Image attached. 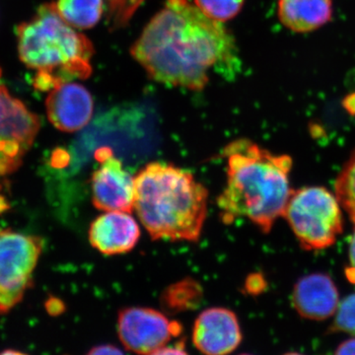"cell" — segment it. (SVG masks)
I'll return each instance as SVG.
<instances>
[{"instance_id": "484cf974", "label": "cell", "mask_w": 355, "mask_h": 355, "mask_svg": "<svg viewBox=\"0 0 355 355\" xmlns=\"http://www.w3.org/2000/svg\"><path fill=\"white\" fill-rule=\"evenodd\" d=\"M0 76H1V69H0Z\"/></svg>"}, {"instance_id": "5b68a950", "label": "cell", "mask_w": 355, "mask_h": 355, "mask_svg": "<svg viewBox=\"0 0 355 355\" xmlns=\"http://www.w3.org/2000/svg\"><path fill=\"white\" fill-rule=\"evenodd\" d=\"M336 196L322 187L292 191L284 216L301 247L307 251L335 244L343 233V218Z\"/></svg>"}, {"instance_id": "d6986e66", "label": "cell", "mask_w": 355, "mask_h": 355, "mask_svg": "<svg viewBox=\"0 0 355 355\" xmlns=\"http://www.w3.org/2000/svg\"><path fill=\"white\" fill-rule=\"evenodd\" d=\"M336 313L335 322L331 330L355 336V294L343 299Z\"/></svg>"}, {"instance_id": "cb8c5ba5", "label": "cell", "mask_w": 355, "mask_h": 355, "mask_svg": "<svg viewBox=\"0 0 355 355\" xmlns=\"http://www.w3.org/2000/svg\"><path fill=\"white\" fill-rule=\"evenodd\" d=\"M336 354H355V338L345 340L338 345L336 350Z\"/></svg>"}, {"instance_id": "44dd1931", "label": "cell", "mask_w": 355, "mask_h": 355, "mask_svg": "<svg viewBox=\"0 0 355 355\" xmlns=\"http://www.w3.org/2000/svg\"><path fill=\"white\" fill-rule=\"evenodd\" d=\"M266 286V282H263V277L261 275H253L249 277L246 282V288L250 293L254 294L257 292L261 291L263 287Z\"/></svg>"}, {"instance_id": "603a6c76", "label": "cell", "mask_w": 355, "mask_h": 355, "mask_svg": "<svg viewBox=\"0 0 355 355\" xmlns=\"http://www.w3.org/2000/svg\"><path fill=\"white\" fill-rule=\"evenodd\" d=\"M123 354V352L114 345H104L100 347H93L89 352V354Z\"/></svg>"}, {"instance_id": "ffe728a7", "label": "cell", "mask_w": 355, "mask_h": 355, "mask_svg": "<svg viewBox=\"0 0 355 355\" xmlns=\"http://www.w3.org/2000/svg\"><path fill=\"white\" fill-rule=\"evenodd\" d=\"M349 259V263L347 268H345V275H347V279H349V282L355 284V227L352 241H350Z\"/></svg>"}, {"instance_id": "7402d4cb", "label": "cell", "mask_w": 355, "mask_h": 355, "mask_svg": "<svg viewBox=\"0 0 355 355\" xmlns=\"http://www.w3.org/2000/svg\"><path fill=\"white\" fill-rule=\"evenodd\" d=\"M46 309L51 316H58L64 311V303L55 297H50L46 300Z\"/></svg>"}, {"instance_id": "ac0fdd59", "label": "cell", "mask_w": 355, "mask_h": 355, "mask_svg": "<svg viewBox=\"0 0 355 355\" xmlns=\"http://www.w3.org/2000/svg\"><path fill=\"white\" fill-rule=\"evenodd\" d=\"M245 0H195L196 6L211 19L225 22L239 14Z\"/></svg>"}, {"instance_id": "e0dca14e", "label": "cell", "mask_w": 355, "mask_h": 355, "mask_svg": "<svg viewBox=\"0 0 355 355\" xmlns=\"http://www.w3.org/2000/svg\"><path fill=\"white\" fill-rule=\"evenodd\" d=\"M336 196L355 223V151L338 175L336 182Z\"/></svg>"}, {"instance_id": "5bb4252c", "label": "cell", "mask_w": 355, "mask_h": 355, "mask_svg": "<svg viewBox=\"0 0 355 355\" xmlns=\"http://www.w3.org/2000/svg\"><path fill=\"white\" fill-rule=\"evenodd\" d=\"M277 15L291 31H315L331 20L333 0H279Z\"/></svg>"}, {"instance_id": "8992f818", "label": "cell", "mask_w": 355, "mask_h": 355, "mask_svg": "<svg viewBox=\"0 0 355 355\" xmlns=\"http://www.w3.org/2000/svg\"><path fill=\"white\" fill-rule=\"evenodd\" d=\"M43 248L38 236L0 230V315L8 314L31 288Z\"/></svg>"}, {"instance_id": "52a82bcc", "label": "cell", "mask_w": 355, "mask_h": 355, "mask_svg": "<svg viewBox=\"0 0 355 355\" xmlns=\"http://www.w3.org/2000/svg\"><path fill=\"white\" fill-rule=\"evenodd\" d=\"M41 128V121L0 84V178L19 169Z\"/></svg>"}, {"instance_id": "d4e9b609", "label": "cell", "mask_w": 355, "mask_h": 355, "mask_svg": "<svg viewBox=\"0 0 355 355\" xmlns=\"http://www.w3.org/2000/svg\"><path fill=\"white\" fill-rule=\"evenodd\" d=\"M9 207H10V205H9L8 200H7L6 196L0 193V214L6 212Z\"/></svg>"}, {"instance_id": "ba28073f", "label": "cell", "mask_w": 355, "mask_h": 355, "mask_svg": "<svg viewBox=\"0 0 355 355\" xmlns=\"http://www.w3.org/2000/svg\"><path fill=\"white\" fill-rule=\"evenodd\" d=\"M181 330V324L170 321L163 313L153 308L130 307L119 313L121 342L135 354H157Z\"/></svg>"}, {"instance_id": "30bf717a", "label": "cell", "mask_w": 355, "mask_h": 355, "mask_svg": "<svg viewBox=\"0 0 355 355\" xmlns=\"http://www.w3.org/2000/svg\"><path fill=\"white\" fill-rule=\"evenodd\" d=\"M242 342V331L234 312L214 307L202 311L193 329V345L209 355H223L234 352Z\"/></svg>"}, {"instance_id": "2e32d148", "label": "cell", "mask_w": 355, "mask_h": 355, "mask_svg": "<svg viewBox=\"0 0 355 355\" xmlns=\"http://www.w3.org/2000/svg\"><path fill=\"white\" fill-rule=\"evenodd\" d=\"M202 295L200 284L191 279L177 282L166 289L162 302L166 309L180 312L198 305Z\"/></svg>"}, {"instance_id": "6da1fadb", "label": "cell", "mask_w": 355, "mask_h": 355, "mask_svg": "<svg viewBox=\"0 0 355 355\" xmlns=\"http://www.w3.org/2000/svg\"><path fill=\"white\" fill-rule=\"evenodd\" d=\"M153 80L200 91L235 55L232 35L188 0H167L130 50Z\"/></svg>"}, {"instance_id": "277c9868", "label": "cell", "mask_w": 355, "mask_h": 355, "mask_svg": "<svg viewBox=\"0 0 355 355\" xmlns=\"http://www.w3.org/2000/svg\"><path fill=\"white\" fill-rule=\"evenodd\" d=\"M17 44L21 62L37 71L33 85L40 91L92 73L94 46L60 16L55 3L43 4L31 19L18 26Z\"/></svg>"}, {"instance_id": "3957f363", "label": "cell", "mask_w": 355, "mask_h": 355, "mask_svg": "<svg viewBox=\"0 0 355 355\" xmlns=\"http://www.w3.org/2000/svg\"><path fill=\"white\" fill-rule=\"evenodd\" d=\"M207 200V188L174 165L149 163L135 176V210L153 240L197 242Z\"/></svg>"}, {"instance_id": "8fae6325", "label": "cell", "mask_w": 355, "mask_h": 355, "mask_svg": "<svg viewBox=\"0 0 355 355\" xmlns=\"http://www.w3.org/2000/svg\"><path fill=\"white\" fill-rule=\"evenodd\" d=\"M46 108L53 127L62 132H74L90 121L94 111V101L83 85L67 83L50 91Z\"/></svg>"}, {"instance_id": "9c48e42d", "label": "cell", "mask_w": 355, "mask_h": 355, "mask_svg": "<svg viewBox=\"0 0 355 355\" xmlns=\"http://www.w3.org/2000/svg\"><path fill=\"white\" fill-rule=\"evenodd\" d=\"M99 153L100 165L91 177L93 205L102 211L132 214L135 210V177L111 151L103 149Z\"/></svg>"}, {"instance_id": "4fadbf2b", "label": "cell", "mask_w": 355, "mask_h": 355, "mask_svg": "<svg viewBox=\"0 0 355 355\" xmlns=\"http://www.w3.org/2000/svg\"><path fill=\"white\" fill-rule=\"evenodd\" d=\"M294 307L306 319H328L336 314L340 297L335 282L324 273H312L298 280L292 295Z\"/></svg>"}, {"instance_id": "9a60e30c", "label": "cell", "mask_w": 355, "mask_h": 355, "mask_svg": "<svg viewBox=\"0 0 355 355\" xmlns=\"http://www.w3.org/2000/svg\"><path fill=\"white\" fill-rule=\"evenodd\" d=\"M58 13L77 29L94 27L101 19L103 0H57Z\"/></svg>"}, {"instance_id": "7a4b0ae2", "label": "cell", "mask_w": 355, "mask_h": 355, "mask_svg": "<svg viewBox=\"0 0 355 355\" xmlns=\"http://www.w3.org/2000/svg\"><path fill=\"white\" fill-rule=\"evenodd\" d=\"M224 156L227 182L217 198L222 220L230 224L247 218L261 232H270L277 219L284 216L292 193L291 156L277 155L247 139L231 142Z\"/></svg>"}, {"instance_id": "7c38bea8", "label": "cell", "mask_w": 355, "mask_h": 355, "mask_svg": "<svg viewBox=\"0 0 355 355\" xmlns=\"http://www.w3.org/2000/svg\"><path fill=\"white\" fill-rule=\"evenodd\" d=\"M88 237L98 252L114 256L128 253L137 246L140 228L130 212L105 211L91 223Z\"/></svg>"}]
</instances>
